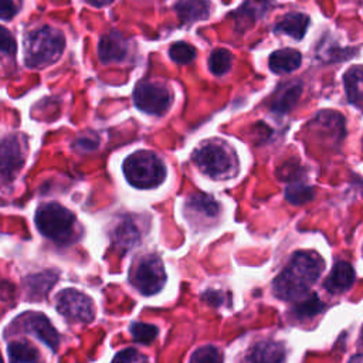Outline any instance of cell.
Listing matches in <instances>:
<instances>
[{"label":"cell","instance_id":"1","mask_svg":"<svg viewBox=\"0 0 363 363\" xmlns=\"http://www.w3.org/2000/svg\"><path fill=\"white\" fill-rule=\"evenodd\" d=\"M323 268L322 258L312 251H298L272 282L277 298L296 301L308 294Z\"/></svg>","mask_w":363,"mask_h":363},{"label":"cell","instance_id":"2","mask_svg":"<svg viewBox=\"0 0 363 363\" xmlns=\"http://www.w3.org/2000/svg\"><path fill=\"white\" fill-rule=\"evenodd\" d=\"M65 38L61 31L52 27H41L27 34L24 40L26 65L30 68H41L54 64L62 54Z\"/></svg>","mask_w":363,"mask_h":363},{"label":"cell","instance_id":"3","mask_svg":"<svg viewBox=\"0 0 363 363\" xmlns=\"http://www.w3.org/2000/svg\"><path fill=\"white\" fill-rule=\"evenodd\" d=\"M193 162L213 179L231 177L237 170V157L233 149L221 140H208L193 153Z\"/></svg>","mask_w":363,"mask_h":363},{"label":"cell","instance_id":"4","mask_svg":"<svg viewBox=\"0 0 363 363\" xmlns=\"http://www.w3.org/2000/svg\"><path fill=\"white\" fill-rule=\"evenodd\" d=\"M35 225L44 237L55 244L64 245L72 240L75 216L58 203H47L38 207Z\"/></svg>","mask_w":363,"mask_h":363},{"label":"cell","instance_id":"5","mask_svg":"<svg viewBox=\"0 0 363 363\" xmlns=\"http://www.w3.org/2000/svg\"><path fill=\"white\" fill-rule=\"evenodd\" d=\"M126 180L138 189L159 186L166 177L164 163L152 152L139 150L128 156L123 162Z\"/></svg>","mask_w":363,"mask_h":363},{"label":"cell","instance_id":"6","mask_svg":"<svg viewBox=\"0 0 363 363\" xmlns=\"http://www.w3.org/2000/svg\"><path fill=\"white\" fill-rule=\"evenodd\" d=\"M132 285L143 295L157 294L166 284L163 262L156 255H146L130 271Z\"/></svg>","mask_w":363,"mask_h":363},{"label":"cell","instance_id":"7","mask_svg":"<svg viewBox=\"0 0 363 363\" xmlns=\"http://www.w3.org/2000/svg\"><path fill=\"white\" fill-rule=\"evenodd\" d=\"M55 306L58 312L71 322L89 323L95 315L91 298L72 288L64 289L57 295Z\"/></svg>","mask_w":363,"mask_h":363},{"label":"cell","instance_id":"8","mask_svg":"<svg viewBox=\"0 0 363 363\" xmlns=\"http://www.w3.org/2000/svg\"><path fill=\"white\" fill-rule=\"evenodd\" d=\"M133 99L140 111L150 115H162L172 104V92L163 85L143 81L136 85Z\"/></svg>","mask_w":363,"mask_h":363},{"label":"cell","instance_id":"9","mask_svg":"<svg viewBox=\"0 0 363 363\" xmlns=\"http://www.w3.org/2000/svg\"><path fill=\"white\" fill-rule=\"evenodd\" d=\"M184 213L190 221H213L220 214V204L208 194L194 193L186 200Z\"/></svg>","mask_w":363,"mask_h":363},{"label":"cell","instance_id":"10","mask_svg":"<svg viewBox=\"0 0 363 363\" xmlns=\"http://www.w3.org/2000/svg\"><path fill=\"white\" fill-rule=\"evenodd\" d=\"M24 162L23 143L18 136H6L1 143V176L3 182H9L20 170Z\"/></svg>","mask_w":363,"mask_h":363},{"label":"cell","instance_id":"11","mask_svg":"<svg viewBox=\"0 0 363 363\" xmlns=\"http://www.w3.org/2000/svg\"><path fill=\"white\" fill-rule=\"evenodd\" d=\"M129 44L128 40L119 31H109L102 35L98 45V55L104 64L121 62L128 57Z\"/></svg>","mask_w":363,"mask_h":363},{"label":"cell","instance_id":"12","mask_svg":"<svg viewBox=\"0 0 363 363\" xmlns=\"http://www.w3.org/2000/svg\"><path fill=\"white\" fill-rule=\"evenodd\" d=\"M24 328L27 332L33 333L43 343H45L52 350L58 349L60 336L58 332L51 325L50 319L38 312H31L24 318Z\"/></svg>","mask_w":363,"mask_h":363},{"label":"cell","instance_id":"13","mask_svg":"<svg viewBox=\"0 0 363 363\" xmlns=\"http://www.w3.org/2000/svg\"><path fill=\"white\" fill-rule=\"evenodd\" d=\"M354 282V271L346 261H337L332 268L330 274L325 279L323 285L330 294L345 292Z\"/></svg>","mask_w":363,"mask_h":363},{"label":"cell","instance_id":"14","mask_svg":"<svg viewBox=\"0 0 363 363\" xmlns=\"http://www.w3.org/2000/svg\"><path fill=\"white\" fill-rule=\"evenodd\" d=\"M285 359V347L275 340H261L252 346L248 353L251 363H282Z\"/></svg>","mask_w":363,"mask_h":363},{"label":"cell","instance_id":"15","mask_svg":"<svg viewBox=\"0 0 363 363\" xmlns=\"http://www.w3.org/2000/svg\"><path fill=\"white\" fill-rule=\"evenodd\" d=\"M272 0H245L240 9L234 11L235 23L241 28V26L248 27L250 23H255L262 18L267 11L272 7Z\"/></svg>","mask_w":363,"mask_h":363},{"label":"cell","instance_id":"16","mask_svg":"<svg viewBox=\"0 0 363 363\" xmlns=\"http://www.w3.org/2000/svg\"><path fill=\"white\" fill-rule=\"evenodd\" d=\"M302 94V84L301 82H289L281 86L271 101V111L275 113H286L291 111L295 104L298 102Z\"/></svg>","mask_w":363,"mask_h":363},{"label":"cell","instance_id":"17","mask_svg":"<svg viewBox=\"0 0 363 363\" xmlns=\"http://www.w3.org/2000/svg\"><path fill=\"white\" fill-rule=\"evenodd\" d=\"M309 26V17L303 13L292 11L285 14L277 24H275V31L286 34L295 40L303 38L306 30Z\"/></svg>","mask_w":363,"mask_h":363},{"label":"cell","instance_id":"18","mask_svg":"<svg viewBox=\"0 0 363 363\" xmlns=\"http://www.w3.org/2000/svg\"><path fill=\"white\" fill-rule=\"evenodd\" d=\"M311 125H313L319 133H323L325 136L329 135L332 139H342L345 135L343 118L337 112H319Z\"/></svg>","mask_w":363,"mask_h":363},{"label":"cell","instance_id":"19","mask_svg":"<svg viewBox=\"0 0 363 363\" xmlns=\"http://www.w3.org/2000/svg\"><path fill=\"white\" fill-rule=\"evenodd\" d=\"M302 62V55L299 51L292 48H284L274 51L269 55V69L275 74H286L295 71Z\"/></svg>","mask_w":363,"mask_h":363},{"label":"cell","instance_id":"20","mask_svg":"<svg viewBox=\"0 0 363 363\" xmlns=\"http://www.w3.org/2000/svg\"><path fill=\"white\" fill-rule=\"evenodd\" d=\"M174 10L183 23H193L210 16V3L208 0H177Z\"/></svg>","mask_w":363,"mask_h":363},{"label":"cell","instance_id":"21","mask_svg":"<svg viewBox=\"0 0 363 363\" xmlns=\"http://www.w3.org/2000/svg\"><path fill=\"white\" fill-rule=\"evenodd\" d=\"M140 240V233L136 224L130 220L121 221L112 231V242L121 251H128L133 245H138Z\"/></svg>","mask_w":363,"mask_h":363},{"label":"cell","instance_id":"22","mask_svg":"<svg viewBox=\"0 0 363 363\" xmlns=\"http://www.w3.org/2000/svg\"><path fill=\"white\" fill-rule=\"evenodd\" d=\"M346 95L350 104L360 105L363 95L360 91V84L363 82V67H352L343 77Z\"/></svg>","mask_w":363,"mask_h":363},{"label":"cell","instance_id":"23","mask_svg":"<svg viewBox=\"0 0 363 363\" xmlns=\"http://www.w3.org/2000/svg\"><path fill=\"white\" fill-rule=\"evenodd\" d=\"M9 363H37L38 352L27 342H11L7 346Z\"/></svg>","mask_w":363,"mask_h":363},{"label":"cell","instance_id":"24","mask_svg":"<svg viewBox=\"0 0 363 363\" xmlns=\"http://www.w3.org/2000/svg\"><path fill=\"white\" fill-rule=\"evenodd\" d=\"M322 309H323V303L320 302L319 296L316 294H306L302 298L296 299L292 308V313L298 319H308L322 312Z\"/></svg>","mask_w":363,"mask_h":363},{"label":"cell","instance_id":"25","mask_svg":"<svg viewBox=\"0 0 363 363\" xmlns=\"http://www.w3.org/2000/svg\"><path fill=\"white\" fill-rule=\"evenodd\" d=\"M354 52V50L342 48L336 43H328L323 41L318 47V58L323 62H333V61H342L346 58H350V55Z\"/></svg>","mask_w":363,"mask_h":363},{"label":"cell","instance_id":"26","mask_svg":"<svg viewBox=\"0 0 363 363\" xmlns=\"http://www.w3.org/2000/svg\"><path fill=\"white\" fill-rule=\"evenodd\" d=\"M233 64V55L230 51L224 48H217L210 54L208 58V68L214 75L225 74Z\"/></svg>","mask_w":363,"mask_h":363},{"label":"cell","instance_id":"27","mask_svg":"<svg viewBox=\"0 0 363 363\" xmlns=\"http://www.w3.org/2000/svg\"><path fill=\"white\" fill-rule=\"evenodd\" d=\"M285 197L292 204H303L313 197V189L303 183H292L285 190Z\"/></svg>","mask_w":363,"mask_h":363},{"label":"cell","instance_id":"28","mask_svg":"<svg viewBox=\"0 0 363 363\" xmlns=\"http://www.w3.org/2000/svg\"><path fill=\"white\" fill-rule=\"evenodd\" d=\"M169 55L174 62L189 64L196 57V48L184 41H176L169 48Z\"/></svg>","mask_w":363,"mask_h":363},{"label":"cell","instance_id":"29","mask_svg":"<svg viewBox=\"0 0 363 363\" xmlns=\"http://www.w3.org/2000/svg\"><path fill=\"white\" fill-rule=\"evenodd\" d=\"M130 335L138 343L147 345V343H152L157 336V328L150 323L133 322L130 325Z\"/></svg>","mask_w":363,"mask_h":363},{"label":"cell","instance_id":"30","mask_svg":"<svg viewBox=\"0 0 363 363\" xmlns=\"http://www.w3.org/2000/svg\"><path fill=\"white\" fill-rule=\"evenodd\" d=\"M190 363H223V354L214 346H203L191 354Z\"/></svg>","mask_w":363,"mask_h":363},{"label":"cell","instance_id":"31","mask_svg":"<svg viewBox=\"0 0 363 363\" xmlns=\"http://www.w3.org/2000/svg\"><path fill=\"white\" fill-rule=\"evenodd\" d=\"M55 277L52 274L44 272L40 275H34V277H28V289L34 294V296H40L47 294L48 288L54 284Z\"/></svg>","mask_w":363,"mask_h":363},{"label":"cell","instance_id":"32","mask_svg":"<svg viewBox=\"0 0 363 363\" xmlns=\"http://www.w3.org/2000/svg\"><path fill=\"white\" fill-rule=\"evenodd\" d=\"M112 363H147V359L145 354H142L136 349L129 347L116 353Z\"/></svg>","mask_w":363,"mask_h":363},{"label":"cell","instance_id":"33","mask_svg":"<svg viewBox=\"0 0 363 363\" xmlns=\"http://www.w3.org/2000/svg\"><path fill=\"white\" fill-rule=\"evenodd\" d=\"M0 45H1V52L6 55H13L16 52V41L9 33L7 28H1V38H0Z\"/></svg>","mask_w":363,"mask_h":363},{"label":"cell","instance_id":"34","mask_svg":"<svg viewBox=\"0 0 363 363\" xmlns=\"http://www.w3.org/2000/svg\"><path fill=\"white\" fill-rule=\"evenodd\" d=\"M18 10V4L16 3V0H1L0 4V14H1V20H10L16 16Z\"/></svg>","mask_w":363,"mask_h":363},{"label":"cell","instance_id":"35","mask_svg":"<svg viewBox=\"0 0 363 363\" xmlns=\"http://www.w3.org/2000/svg\"><path fill=\"white\" fill-rule=\"evenodd\" d=\"M98 145V139L95 136H81L77 142H75V147L78 150H92L95 149Z\"/></svg>","mask_w":363,"mask_h":363},{"label":"cell","instance_id":"36","mask_svg":"<svg viewBox=\"0 0 363 363\" xmlns=\"http://www.w3.org/2000/svg\"><path fill=\"white\" fill-rule=\"evenodd\" d=\"M203 298H204V301H207L213 306H220L223 303V301H224V296L218 291H207L203 295Z\"/></svg>","mask_w":363,"mask_h":363},{"label":"cell","instance_id":"37","mask_svg":"<svg viewBox=\"0 0 363 363\" xmlns=\"http://www.w3.org/2000/svg\"><path fill=\"white\" fill-rule=\"evenodd\" d=\"M86 1L95 7H104V6L109 4L112 0H86Z\"/></svg>","mask_w":363,"mask_h":363},{"label":"cell","instance_id":"38","mask_svg":"<svg viewBox=\"0 0 363 363\" xmlns=\"http://www.w3.org/2000/svg\"><path fill=\"white\" fill-rule=\"evenodd\" d=\"M349 363H363V353L353 356V357L349 360Z\"/></svg>","mask_w":363,"mask_h":363},{"label":"cell","instance_id":"39","mask_svg":"<svg viewBox=\"0 0 363 363\" xmlns=\"http://www.w3.org/2000/svg\"><path fill=\"white\" fill-rule=\"evenodd\" d=\"M362 340H363V329H362Z\"/></svg>","mask_w":363,"mask_h":363}]
</instances>
